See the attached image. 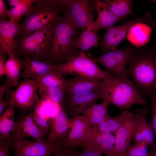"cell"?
Here are the masks:
<instances>
[{"mask_svg": "<svg viewBox=\"0 0 156 156\" xmlns=\"http://www.w3.org/2000/svg\"><path fill=\"white\" fill-rule=\"evenodd\" d=\"M79 54L70 57L66 61L54 65L55 69L64 75H71L76 77L100 79L103 81L109 76L108 72L101 69L84 52L79 51Z\"/></svg>", "mask_w": 156, "mask_h": 156, "instance_id": "6", "label": "cell"}, {"mask_svg": "<svg viewBox=\"0 0 156 156\" xmlns=\"http://www.w3.org/2000/svg\"><path fill=\"white\" fill-rule=\"evenodd\" d=\"M154 20L148 12L123 24L112 25L106 28L103 39L101 43V51L105 53L114 50L126 36L129 30L138 24H144L153 27Z\"/></svg>", "mask_w": 156, "mask_h": 156, "instance_id": "8", "label": "cell"}, {"mask_svg": "<svg viewBox=\"0 0 156 156\" xmlns=\"http://www.w3.org/2000/svg\"><path fill=\"white\" fill-rule=\"evenodd\" d=\"M109 105L105 100L100 104L93 103L85 109L81 115L92 126H97L109 116L107 112Z\"/></svg>", "mask_w": 156, "mask_h": 156, "instance_id": "24", "label": "cell"}, {"mask_svg": "<svg viewBox=\"0 0 156 156\" xmlns=\"http://www.w3.org/2000/svg\"><path fill=\"white\" fill-rule=\"evenodd\" d=\"M149 1L151 2L156 3V0H150Z\"/></svg>", "mask_w": 156, "mask_h": 156, "instance_id": "46", "label": "cell"}, {"mask_svg": "<svg viewBox=\"0 0 156 156\" xmlns=\"http://www.w3.org/2000/svg\"><path fill=\"white\" fill-rule=\"evenodd\" d=\"M149 154L150 156H156V149H155V150L150 153Z\"/></svg>", "mask_w": 156, "mask_h": 156, "instance_id": "44", "label": "cell"}, {"mask_svg": "<svg viewBox=\"0 0 156 156\" xmlns=\"http://www.w3.org/2000/svg\"><path fill=\"white\" fill-rule=\"evenodd\" d=\"M50 128L46 142L57 143L66 138L70 128L71 119L61 105L59 113L49 121Z\"/></svg>", "mask_w": 156, "mask_h": 156, "instance_id": "17", "label": "cell"}, {"mask_svg": "<svg viewBox=\"0 0 156 156\" xmlns=\"http://www.w3.org/2000/svg\"><path fill=\"white\" fill-rule=\"evenodd\" d=\"M135 47L133 44H129L123 49L109 51L90 58L95 63L103 65L106 71L128 78L126 66Z\"/></svg>", "mask_w": 156, "mask_h": 156, "instance_id": "9", "label": "cell"}, {"mask_svg": "<svg viewBox=\"0 0 156 156\" xmlns=\"http://www.w3.org/2000/svg\"><path fill=\"white\" fill-rule=\"evenodd\" d=\"M103 81L101 88L103 99L109 104L116 106L121 111L128 109L135 104L148 106L131 80L110 74Z\"/></svg>", "mask_w": 156, "mask_h": 156, "instance_id": "2", "label": "cell"}, {"mask_svg": "<svg viewBox=\"0 0 156 156\" xmlns=\"http://www.w3.org/2000/svg\"><path fill=\"white\" fill-rule=\"evenodd\" d=\"M11 135L12 140L30 137L35 141L43 142L47 134L36 124L32 111L27 114L21 113L16 121Z\"/></svg>", "mask_w": 156, "mask_h": 156, "instance_id": "13", "label": "cell"}, {"mask_svg": "<svg viewBox=\"0 0 156 156\" xmlns=\"http://www.w3.org/2000/svg\"><path fill=\"white\" fill-rule=\"evenodd\" d=\"M42 102V100L39 98L36 103L33 112L34 118L36 124L47 134L49 130L50 120L46 118L44 114Z\"/></svg>", "mask_w": 156, "mask_h": 156, "instance_id": "31", "label": "cell"}, {"mask_svg": "<svg viewBox=\"0 0 156 156\" xmlns=\"http://www.w3.org/2000/svg\"><path fill=\"white\" fill-rule=\"evenodd\" d=\"M97 32L93 23L89 25L83 30L79 36L74 39L73 45L75 48L85 52L91 47H96L99 40Z\"/></svg>", "mask_w": 156, "mask_h": 156, "instance_id": "25", "label": "cell"}, {"mask_svg": "<svg viewBox=\"0 0 156 156\" xmlns=\"http://www.w3.org/2000/svg\"><path fill=\"white\" fill-rule=\"evenodd\" d=\"M60 9L66 8L64 17L78 29L86 28L93 23L94 1L88 0H53Z\"/></svg>", "mask_w": 156, "mask_h": 156, "instance_id": "7", "label": "cell"}, {"mask_svg": "<svg viewBox=\"0 0 156 156\" xmlns=\"http://www.w3.org/2000/svg\"><path fill=\"white\" fill-rule=\"evenodd\" d=\"M103 82L100 79L75 77L66 80L65 94H73L101 88Z\"/></svg>", "mask_w": 156, "mask_h": 156, "instance_id": "21", "label": "cell"}, {"mask_svg": "<svg viewBox=\"0 0 156 156\" xmlns=\"http://www.w3.org/2000/svg\"><path fill=\"white\" fill-rule=\"evenodd\" d=\"M101 99H103V95L99 88L73 94H65L61 105L68 116L72 118L82 114L87 107Z\"/></svg>", "mask_w": 156, "mask_h": 156, "instance_id": "12", "label": "cell"}, {"mask_svg": "<svg viewBox=\"0 0 156 156\" xmlns=\"http://www.w3.org/2000/svg\"><path fill=\"white\" fill-rule=\"evenodd\" d=\"M74 150L63 146L59 152L54 154V156H74Z\"/></svg>", "mask_w": 156, "mask_h": 156, "instance_id": "39", "label": "cell"}, {"mask_svg": "<svg viewBox=\"0 0 156 156\" xmlns=\"http://www.w3.org/2000/svg\"><path fill=\"white\" fill-rule=\"evenodd\" d=\"M94 1L97 18L93 22V24L97 32L101 29H106L113 25L118 21L124 20V18H119L114 15L103 1L95 0Z\"/></svg>", "mask_w": 156, "mask_h": 156, "instance_id": "22", "label": "cell"}, {"mask_svg": "<svg viewBox=\"0 0 156 156\" xmlns=\"http://www.w3.org/2000/svg\"><path fill=\"white\" fill-rule=\"evenodd\" d=\"M129 113L127 110H123L116 116L109 115L96 126L98 130L103 133L115 134L124 123Z\"/></svg>", "mask_w": 156, "mask_h": 156, "instance_id": "27", "label": "cell"}, {"mask_svg": "<svg viewBox=\"0 0 156 156\" xmlns=\"http://www.w3.org/2000/svg\"><path fill=\"white\" fill-rule=\"evenodd\" d=\"M42 100H50L61 105L65 96V87L52 86L46 88L39 95Z\"/></svg>", "mask_w": 156, "mask_h": 156, "instance_id": "30", "label": "cell"}, {"mask_svg": "<svg viewBox=\"0 0 156 156\" xmlns=\"http://www.w3.org/2000/svg\"><path fill=\"white\" fill-rule=\"evenodd\" d=\"M36 0H21L18 4L9 10L11 20L18 21L23 15H24L31 7Z\"/></svg>", "mask_w": 156, "mask_h": 156, "instance_id": "32", "label": "cell"}, {"mask_svg": "<svg viewBox=\"0 0 156 156\" xmlns=\"http://www.w3.org/2000/svg\"><path fill=\"white\" fill-rule=\"evenodd\" d=\"M9 56L5 62L6 79L5 81L13 87H17L21 70L23 68V61L19 57L14 54Z\"/></svg>", "mask_w": 156, "mask_h": 156, "instance_id": "26", "label": "cell"}, {"mask_svg": "<svg viewBox=\"0 0 156 156\" xmlns=\"http://www.w3.org/2000/svg\"><path fill=\"white\" fill-rule=\"evenodd\" d=\"M4 55H0V77L6 75L5 62Z\"/></svg>", "mask_w": 156, "mask_h": 156, "instance_id": "41", "label": "cell"}, {"mask_svg": "<svg viewBox=\"0 0 156 156\" xmlns=\"http://www.w3.org/2000/svg\"><path fill=\"white\" fill-rule=\"evenodd\" d=\"M13 87L11 85L5 81L0 86V100L3 99V97L5 92L11 90Z\"/></svg>", "mask_w": 156, "mask_h": 156, "instance_id": "40", "label": "cell"}, {"mask_svg": "<svg viewBox=\"0 0 156 156\" xmlns=\"http://www.w3.org/2000/svg\"><path fill=\"white\" fill-rule=\"evenodd\" d=\"M148 109L141 107L136 110L132 130V139L135 143L144 142L148 146L156 148L154 133L146 118Z\"/></svg>", "mask_w": 156, "mask_h": 156, "instance_id": "14", "label": "cell"}, {"mask_svg": "<svg viewBox=\"0 0 156 156\" xmlns=\"http://www.w3.org/2000/svg\"><path fill=\"white\" fill-rule=\"evenodd\" d=\"M21 0H8V2L10 4V7L11 6L14 7L19 4Z\"/></svg>", "mask_w": 156, "mask_h": 156, "instance_id": "42", "label": "cell"}, {"mask_svg": "<svg viewBox=\"0 0 156 156\" xmlns=\"http://www.w3.org/2000/svg\"><path fill=\"white\" fill-rule=\"evenodd\" d=\"M128 64V77L138 92L156 97V46H136Z\"/></svg>", "mask_w": 156, "mask_h": 156, "instance_id": "1", "label": "cell"}, {"mask_svg": "<svg viewBox=\"0 0 156 156\" xmlns=\"http://www.w3.org/2000/svg\"><path fill=\"white\" fill-rule=\"evenodd\" d=\"M8 17H9V10L6 8L4 1L0 0V20L5 19Z\"/></svg>", "mask_w": 156, "mask_h": 156, "instance_id": "37", "label": "cell"}, {"mask_svg": "<svg viewBox=\"0 0 156 156\" xmlns=\"http://www.w3.org/2000/svg\"><path fill=\"white\" fill-rule=\"evenodd\" d=\"M80 147L81 148L80 152L82 156H102L101 153L89 146L83 144Z\"/></svg>", "mask_w": 156, "mask_h": 156, "instance_id": "35", "label": "cell"}, {"mask_svg": "<svg viewBox=\"0 0 156 156\" xmlns=\"http://www.w3.org/2000/svg\"><path fill=\"white\" fill-rule=\"evenodd\" d=\"M11 148V144L5 141H0V156H11L9 149Z\"/></svg>", "mask_w": 156, "mask_h": 156, "instance_id": "36", "label": "cell"}, {"mask_svg": "<svg viewBox=\"0 0 156 156\" xmlns=\"http://www.w3.org/2000/svg\"><path fill=\"white\" fill-rule=\"evenodd\" d=\"M62 147L57 143L31 141L25 138L13 140L11 145L15 156H51L59 152Z\"/></svg>", "mask_w": 156, "mask_h": 156, "instance_id": "11", "label": "cell"}, {"mask_svg": "<svg viewBox=\"0 0 156 156\" xmlns=\"http://www.w3.org/2000/svg\"><path fill=\"white\" fill-rule=\"evenodd\" d=\"M10 105L20 109L22 112L34 108L39 99L38 84L36 81L25 79L18 83L16 89L9 91Z\"/></svg>", "mask_w": 156, "mask_h": 156, "instance_id": "10", "label": "cell"}, {"mask_svg": "<svg viewBox=\"0 0 156 156\" xmlns=\"http://www.w3.org/2000/svg\"><path fill=\"white\" fill-rule=\"evenodd\" d=\"M92 127L82 115L71 118L70 128L66 139L57 144L75 149L86 138Z\"/></svg>", "mask_w": 156, "mask_h": 156, "instance_id": "16", "label": "cell"}, {"mask_svg": "<svg viewBox=\"0 0 156 156\" xmlns=\"http://www.w3.org/2000/svg\"><path fill=\"white\" fill-rule=\"evenodd\" d=\"M55 23L27 36L17 37L13 50L14 55L18 57L22 56L23 58L47 61Z\"/></svg>", "mask_w": 156, "mask_h": 156, "instance_id": "5", "label": "cell"}, {"mask_svg": "<svg viewBox=\"0 0 156 156\" xmlns=\"http://www.w3.org/2000/svg\"><path fill=\"white\" fill-rule=\"evenodd\" d=\"M134 113L129 112L124 123L114 134L115 156H125L132 139Z\"/></svg>", "mask_w": 156, "mask_h": 156, "instance_id": "19", "label": "cell"}, {"mask_svg": "<svg viewBox=\"0 0 156 156\" xmlns=\"http://www.w3.org/2000/svg\"><path fill=\"white\" fill-rule=\"evenodd\" d=\"M150 99L151 102L150 107L152 110V117L149 125L156 137V97H151Z\"/></svg>", "mask_w": 156, "mask_h": 156, "instance_id": "34", "label": "cell"}, {"mask_svg": "<svg viewBox=\"0 0 156 156\" xmlns=\"http://www.w3.org/2000/svg\"><path fill=\"white\" fill-rule=\"evenodd\" d=\"M60 8L53 0H36L24 15L16 37L27 36L34 31L49 27L61 20Z\"/></svg>", "mask_w": 156, "mask_h": 156, "instance_id": "4", "label": "cell"}, {"mask_svg": "<svg viewBox=\"0 0 156 156\" xmlns=\"http://www.w3.org/2000/svg\"><path fill=\"white\" fill-rule=\"evenodd\" d=\"M107 7L116 16L123 18L132 14V0H104Z\"/></svg>", "mask_w": 156, "mask_h": 156, "instance_id": "29", "label": "cell"}, {"mask_svg": "<svg viewBox=\"0 0 156 156\" xmlns=\"http://www.w3.org/2000/svg\"><path fill=\"white\" fill-rule=\"evenodd\" d=\"M7 95L6 98L5 99H3L0 100V115H1L4 111L5 109L7 106L10 105V98L9 91L6 92Z\"/></svg>", "mask_w": 156, "mask_h": 156, "instance_id": "38", "label": "cell"}, {"mask_svg": "<svg viewBox=\"0 0 156 156\" xmlns=\"http://www.w3.org/2000/svg\"><path fill=\"white\" fill-rule=\"evenodd\" d=\"M152 28L156 29V20L154 21Z\"/></svg>", "mask_w": 156, "mask_h": 156, "instance_id": "45", "label": "cell"}, {"mask_svg": "<svg viewBox=\"0 0 156 156\" xmlns=\"http://www.w3.org/2000/svg\"><path fill=\"white\" fill-rule=\"evenodd\" d=\"M16 107L10 105L0 116V141H7L11 143V133L15 125L14 115Z\"/></svg>", "mask_w": 156, "mask_h": 156, "instance_id": "23", "label": "cell"}, {"mask_svg": "<svg viewBox=\"0 0 156 156\" xmlns=\"http://www.w3.org/2000/svg\"><path fill=\"white\" fill-rule=\"evenodd\" d=\"M78 34L77 29L67 18L62 19L55 24L47 61L53 65L62 63L72 56L79 54L73 45Z\"/></svg>", "mask_w": 156, "mask_h": 156, "instance_id": "3", "label": "cell"}, {"mask_svg": "<svg viewBox=\"0 0 156 156\" xmlns=\"http://www.w3.org/2000/svg\"><path fill=\"white\" fill-rule=\"evenodd\" d=\"M82 144L89 146L107 156H115L114 134L101 132L96 126L91 127L79 146Z\"/></svg>", "mask_w": 156, "mask_h": 156, "instance_id": "15", "label": "cell"}, {"mask_svg": "<svg viewBox=\"0 0 156 156\" xmlns=\"http://www.w3.org/2000/svg\"><path fill=\"white\" fill-rule=\"evenodd\" d=\"M22 60L23 70L21 72V76L26 79L38 81L55 68L54 65L48 61L27 58H24Z\"/></svg>", "mask_w": 156, "mask_h": 156, "instance_id": "20", "label": "cell"}, {"mask_svg": "<svg viewBox=\"0 0 156 156\" xmlns=\"http://www.w3.org/2000/svg\"><path fill=\"white\" fill-rule=\"evenodd\" d=\"M148 146L144 142L135 143L128 146L125 156H150Z\"/></svg>", "mask_w": 156, "mask_h": 156, "instance_id": "33", "label": "cell"}, {"mask_svg": "<svg viewBox=\"0 0 156 156\" xmlns=\"http://www.w3.org/2000/svg\"><path fill=\"white\" fill-rule=\"evenodd\" d=\"M66 81L64 75L55 68L45 75L41 79L36 81L38 84L39 95H40L46 88L50 86L65 87Z\"/></svg>", "mask_w": 156, "mask_h": 156, "instance_id": "28", "label": "cell"}, {"mask_svg": "<svg viewBox=\"0 0 156 156\" xmlns=\"http://www.w3.org/2000/svg\"><path fill=\"white\" fill-rule=\"evenodd\" d=\"M19 24L18 22L0 20V55L14 54L16 36Z\"/></svg>", "mask_w": 156, "mask_h": 156, "instance_id": "18", "label": "cell"}, {"mask_svg": "<svg viewBox=\"0 0 156 156\" xmlns=\"http://www.w3.org/2000/svg\"><path fill=\"white\" fill-rule=\"evenodd\" d=\"M74 156H82L80 152L76 151L75 149L73 150Z\"/></svg>", "mask_w": 156, "mask_h": 156, "instance_id": "43", "label": "cell"}]
</instances>
